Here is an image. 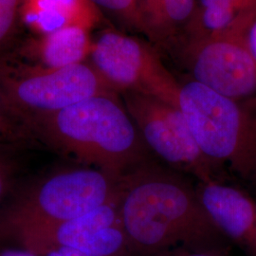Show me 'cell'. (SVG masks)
I'll use <instances>...</instances> for the list:
<instances>
[{
	"label": "cell",
	"instance_id": "cell-1",
	"mask_svg": "<svg viewBox=\"0 0 256 256\" xmlns=\"http://www.w3.org/2000/svg\"><path fill=\"white\" fill-rule=\"evenodd\" d=\"M119 212L134 254L152 256L173 248L218 250L225 236L180 172L151 162L124 174Z\"/></svg>",
	"mask_w": 256,
	"mask_h": 256
},
{
	"label": "cell",
	"instance_id": "cell-2",
	"mask_svg": "<svg viewBox=\"0 0 256 256\" xmlns=\"http://www.w3.org/2000/svg\"><path fill=\"white\" fill-rule=\"evenodd\" d=\"M28 118L44 148L81 166L120 178L150 162L151 152L114 94Z\"/></svg>",
	"mask_w": 256,
	"mask_h": 256
},
{
	"label": "cell",
	"instance_id": "cell-3",
	"mask_svg": "<svg viewBox=\"0 0 256 256\" xmlns=\"http://www.w3.org/2000/svg\"><path fill=\"white\" fill-rule=\"evenodd\" d=\"M120 180L82 166L57 170L19 186L0 208V242L74 220L117 198Z\"/></svg>",
	"mask_w": 256,
	"mask_h": 256
},
{
	"label": "cell",
	"instance_id": "cell-4",
	"mask_svg": "<svg viewBox=\"0 0 256 256\" xmlns=\"http://www.w3.org/2000/svg\"><path fill=\"white\" fill-rule=\"evenodd\" d=\"M176 104L203 154L221 169L248 174L256 169V122L238 100L200 82L180 86Z\"/></svg>",
	"mask_w": 256,
	"mask_h": 256
},
{
	"label": "cell",
	"instance_id": "cell-5",
	"mask_svg": "<svg viewBox=\"0 0 256 256\" xmlns=\"http://www.w3.org/2000/svg\"><path fill=\"white\" fill-rule=\"evenodd\" d=\"M0 90L27 117L63 110L96 95L114 94L93 66L50 68L0 54Z\"/></svg>",
	"mask_w": 256,
	"mask_h": 256
},
{
	"label": "cell",
	"instance_id": "cell-6",
	"mask_svg": "<svg viewBox=\"0 0 256 256\" xmlns=\"http://www.w3.org/2000/svg\"><path fill=\"white\" fill-rule=\"evenodd\" d=\"M126 106L152 154L174 171L196 176L200 182L220 180V169L203 154L178 104L131 92L126 96Z\"/></svg>",
	"mask_w": 256,
	"mask_h": 256
},
{
	"label": "cell",
	"instance_id": "cell-7",
	"mask_svg": "<svg viewBox=\"0 0 256 256\" xmlns=\"http://www.w3.org/2000/svg\"><path fill=\"white\" fill-rule=\"evenodd\" d=\"M10 242L30 250L45 246H63L90 256L134 254L120 218L119 196L74 220L23 232Z\"/></svg>",
	"mask_w": 256,
	"mask_h": 256
},
{
	"label": "cell",
	"instance_id": "cell-8",
	"mask_svg": "<svg viewBox=\"0 0 256 256\" xmlns=\"http://www.w3.org/2000/svg\"><path fill=\"white\" fill-rule=\"evenodd\" d=\"M92 66L112 90H136L176 102L178 86L168 77L149 70L135 40L114 32L102 34L92 44Z\"/></svg>",
	"mask_w": 256,
	"mask_h": 256
},
{
	"label": "cell",
	"instance_id": "cell-9",
	"mask_svg": "<svg viewBox=\"0 0 256 256\" xmlns=\"http://www.w3.org/2000/svg\"><path fill=\"white\" fill-rule=\"evenodd\" d=\"M194 81L230 99L256 92V62L246 37L220 39L204 46L192 66Z\"/></svg>",
	"mask_w": 256,
	"mask_h": 256
},
{
	"label": "cell",
	"instance_id": "cell-10",
	"mask_svg": "<svg viewBox=\"0 0 256 256\" xmlns=\"http://www.w3.org/2000/svg\"><path fill=\"white\" fill-rule=\"evenodd\" d=\"M198 183L200 202L221 232L256 254V209L252 200L221 180Z\"/></svg>",
	"mask_w": 256,
	"mask_h": 256
},
{
	"label": "cell",
	"instance_id": "cell-11",
	"mask_svg": "<svg viewBox=\"0 0 256 256\" xmlns=\"http://www.w3.org/2000/svg\"><path fill=\"white\" fill-rule=\"evenodd\" d=\"M92 44L88 30L70 27L46 34H28L6 52L28 64L59 68L82 63L90 54Z\"/></svg>",
	"mask_w": 256,
	"mask_h": 256
},
{
	"label": "cell",
	"instance_id": "cell-12",
	"mask_svg": "<svg viewBox=\"0 0 256 256\" xmlns=\"http://www.w3.org/2000/svg\"><path fill=\"white\" fill-rule=\"evenodd\" d=\"M97 21V7L90 0H24L19 10L18 26L32 36L70 27L90 30Z\"/></svg>",
	"mask_w": 256,
	"mask_h": 256
},
{
	"label": "cell",
	"instance_id": "cell-13",
	"mask_svg": "<svg viewBox=\"0 0 256 256\" xmlns=\"http://www.w3.org/2000/svg\"><path fill=\"white\" fill-rule=\"evenodd\" d=\"M0 146L19 151L45 149L26 115L16 110L0 90Z\"/></svg>",
	"mask_w": 256,
	"mask_h": 256
},
{
	"label": "cell",
	"instance_id": "cell-14",
	"mask_svg": "<svg viewBox=\"0 0 256 256\" xmlns=\"http://www.w3.org/2000/svg\"><path fill=\"white\" fill-rule=\"evenodd\" d=\"M21 153L23 151L0 146V208L16 190L22 174Z\"/></svg>",
	"mask_w": 256,
	"mask_h": 256
},
{
	"label": "cell",
	"instance_id": "cell-15",
	"mask_svg": "<svg viewBox=\"0 0 256 256\" xmlns=\"http://www.w3.org/2000/svg\"><path fill=\"white\" fill-rule=\"evenodd\" d=\"M23 1L0 0V54L7 50L19 28V10Z\"/></svg>",
	"mask_w": 256,
	"mask_h": 256
},
{
	"label": "cell",
	"instance_id": "cell-16",
	"mask_svg": "<svg viewBox=\"0 0 256 256\" xmlns=\"http://www.w3.org/2000/svg\"><path fill=\"white\" fill-rule=\"evenodd\" d=\"M234 6L216 5L206 7L203 12V23L212 30L220 32L227 30L236 22V10Z\"/></svg>",
	"mask_w": 256,
	"mask_h": 256
},
{
	"label": "cell",
	"instance_id": "cell-17",
	"mask_svg": "<svg viewBox=\"0 0 256 256\" xmlns=\"http://www.w3.org/2000/svg\"><path fill=\"white\" fill-rule=\"evenodd\" d=\"M194 0H164L167 16L174 21H182L187 18L194 8Z\"/></svg>",
	"mask_w": 256,
	"mask_h": 256
},
{
	"label": "cell",
	"instance_id": "cell-18",
	"mask_svg": "<svg viewBox=\"0 0 256 256\" xmlns=\"http://www.w3.org/2000/svg\"><path fill=\"white\" fill-rule=\"evenodd\" d=\"M96 7L110 10L111 12L120 14L128 10L134 0H90Z\"/></svg>",
	"mask_w": 256,
	"mask_h": 256
},
{
	"label": "cell",
	"instance_id": "cell-19",
	"mask_svg": "<svg viewBox=\"0 0 256 256\" xmlns=\"http://www.w3.org/2000/svg\"><path fill=\"white\" fill-rule=\"evenodd\" d=\"M254 1V0H202V3L205 8L216 5H227L239 9L240 7L252 6Z\"/></svg>",
	"mask_w": 256,
	"mask_h": 256
},
{
	"label": "cell",
	"instance_id": "cell-20",
	"mask_svg": "<svg viewBox=\"0 0 256 256\" xmlns=\"http://www.w3.org/2000/svg\"><path fill=\"white\" fill-rule=\"evenodd\" d=\"M246 42H247L250 52L252 55L256 62V18L252 19L248 25L247 36H246Z\"/></svg>",
	"mask_w": 256,
	"mask_h": 256
},
{
	"label": "cell",
	"instance_id": "cell-21",
	"mask_svg": "<svg viewBox=\"0 0 256 256\" xmlns=\"http://www.w3.org/2000/svg\"><path fill=\"white\" fill-rule=\"evenodd\" d=\"M0 256H41L25 248L0 247Z\"/></svg>",
	"mask_w": 256,
	"mask_h": 256
},
{
	"label": "cell",
	"instance_id": "cell-22",
	"mask_svg": "<svg viewBox=\"0 0 256 256\" xmlns=\"http://www.w3.org/2000/svg\"><path fill=\"white\" fill-rule=\"evenodd\" d=\"M176 256H221L218 250H182Z\"/></svg>",
	"mask_w": 256,
	"mask_h": 256
},
{
	"label": "cell",
	"instance_id": "cell-23",
	"mask_svg": "<svg viewBox=\"0 0 256 256\" xmlns=\"http://www.w3.org/2000/svg\"><path fill=\"white\" fill-rule=\"evenodd\" d=\"M74 256H88V254H84L82 252H78Z\"/></svg>",
	"mask_w": 256,
	"mask_h": 256
}]
</instances>
